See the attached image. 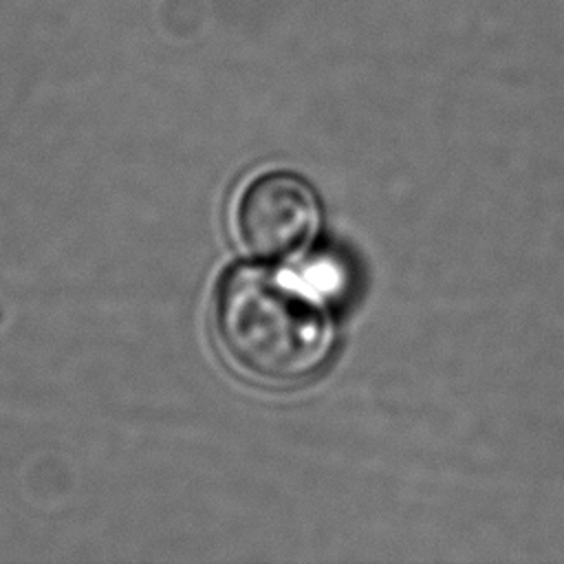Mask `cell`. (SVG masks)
<instances>
[{"label": "cell", "mask_w": 564, "mask_h": 564, "mask_svg": "<svg viewBox=\"0 0 564 564\" xmlns=\"http://www.w3.org/2000/svg\"><path fill=\"white\" fill-rule=\"evenodd\" d=\"M214 326L234 368L278 388L315 377L335 341L328 311L311 291L258 267H236L223 275Z\"/></svg>", "instance_id": "obj_1"}, {"label": "cell", "mask_w": 564, "mask_h": 564, "mask_svg": "<svg viewBox=\"0 0 564 564\" xmlns=\"http://www.w3.org/2000/svg\"><path fill=\"white\" fill-rule=\"evenodd\" d=\"M319 227V205L311 185L293 172L256 176L240 194L236 231L242 247L258 258L300 253Z\"/></svg>", "instance_id": "obj_2"}]
</instances>
